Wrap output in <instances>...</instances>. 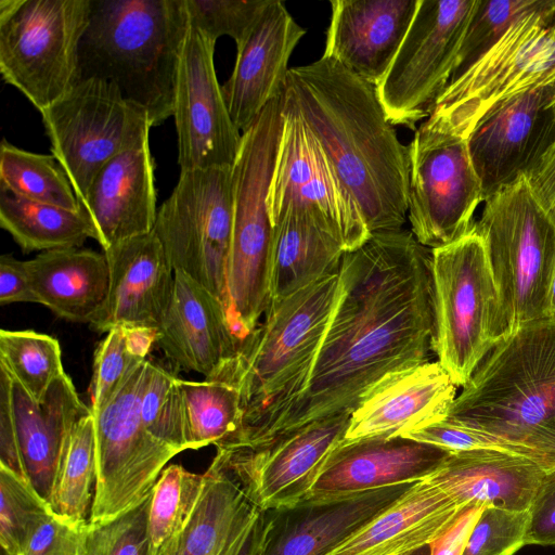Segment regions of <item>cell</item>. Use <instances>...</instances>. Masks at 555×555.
I'll return each mask as SVG.
<instances>
[{
	"label": "cell",
	"instance_id": "cell-1",
	"mask_svg": "<svg viewBox=\"0 0 555 555\" xmlns=\"http://www.w3.org/2000/svg\"><path fill=\"white\" fill-rule=\"evenodd\" d=\"M340 295L298 391L225 443L254 448L312 422L351 414L389 375L427 362L434 336L431 249L412 231L372 233L345 251Z\"/></svg>",
	"mask_w": 555,
	"mask_h": 555
},
{
	"label": "cell",
	"instance_id": "cell-2",
	"mask_svg": "<svg viewBox=\"0 0 555 555\" xmlns=\"http://www.w3.org/2000/svg\"><path fill=\"white\" fill-rule=\"evenodd\" d=\"M284 94L320 143L370 233L403 228L409 149L399 141L376 87L322 55L289 68Z\"/></svg>",
	"mask_w": 555,
	"mask_h": 555
},
{
	"label": "cell",
	"instance_id": "cell-3",
	"mask_svg": "<svg viewBox=\"0 0 555 555\" xmlns=\"http://www.w3.org/2000/svg\"><path fill=\"white\" fill-rule=\"evenodd\" d=\"M189 27L185 0H92L79 46L80 80L114 83L159 126L173 115Z\"/></svg>",
	"mask_w": 555,
	"mask_h": 555
},
{
	"label": "cell",
	"instance_id": "cell-4",
	"mask_svg": "<svg viewBox=\"0 0 555 555\" xmlns=\"http://www.w3.org/2000/svg\"><path fill=\"white\" fill-rule=\"evenodd\" d=\"M340 295L339 273L270 302L264 321L217 375L241 396L243 422L251 427L286 403L302 385ZM238 430V429H237Z\"/></svg>",
	"mask_w": 555,
	"mask_h": 555
},
{
	"label": "cell",
	"instance_id": "cell-5",
	"mask_svg": "<svg viewBox=\"0 0 555 555\" xmlns=\"http://www.w3.org/2000/svg\"><path fill=\"white\" fill-rule=\"evenodd\" d=\"M443 418L526 447L555 420V319L521 324L498 344Z\"/></svg>",
	"mask_w": 555,
	"mask_h": 555
},
{
	"label": "cell",
	"instance_id": "cell-6",
	"mask_svg": "<svg viewBox=\"0 0 555 555\" xmlns=\"http://www.w3.org/2000/svg\"><path fill=\"white\" fill-rule=\"evenodd\" d=\"M284 92L242 133L232 167L233 225L227 271L228 319L243 343L270 302L273 225L267 197L283 129Z\"/></svg>",
	"mask_w": 555,
	"mask_h": 555
},
{
	"label": "cell",
	"instance_id": "cell-7",
	"mask_svg": "<svg viewBox=\"0 0 555 555\" xmlns=\"http://www.w3.org/2000/svg\"><path fill=\"white\" fill-rule=\"evenodd\" d=\"M431 351L456 387H464L507 337L498 287L476 221L457 241L431 249Z\"/></svg>",
	"mask_w": 555,
	"mask_h": 555
},
{
	"label": "cell",
	"instance_id": "cell-8",
	"mask_svg": "<svg viewBox=\"0 0 555 555\" xmlns=\"http://www.w3.org/2000/svg\"><path fill=\"white\" fill-rule=\"evenodd\" d=\"M476 224L486 244L507 336L521 324L550 318L555 216L539 202L526 176L488 197Z\"/></svg>",
	"mask_w": 555,
	"mask_h": 555
},
{
	"label": "cell",
	"instance_id": "cell-9",
	"mask_svg": "<svg viewBox=\"0 0 555 555\" xmlns=\"http://www.w3.org/2000/svg\"><path fill=\"white\" fill-rule=\"evenodd\" d=\"M92 0H0V73L39 113L79 77Z\"/></svg>",
	"mask_w": 555,
	"mask_h": 555
},
{
	"label": "cell",
	"instance_id": "cell-10",
	"mask_svg": "<svg viewBox=\"0 0 555 555\" xmlns=\"http://www.w3.org/2000/svg\"><path fill=\"white\" fill-rule=\"evenodd\" d=\"M52 155L79 203L96 173L118 154L150 140L147 113L112 82L82 79L40 112Z\"/></svg>",
	"mask_w": 555,
	"mask_h": 555
},
{
	"label": "cell",
	"instance_id": "cell-11",
	"mask_svg": "<svg viewBox=\"0 0 555 555\" xmlns=\"http://www.w3.org/2000/svg\"><path fill=\"white\" fill-rule=\"evenodd\" d=\"M232 225V167L180 171L154 225L172 269L208 289L227 313Z\"/></svg>",
	"mask_w": 555,
	"mask_h": 555
},
{
	"label": "cell",
	"instance_id": "cell-12",
	"mask_svg": "<svg viewBox=\"0 0 555 555\" xmlns=\"http://www.w3.org/2000/svg\"><path fill=\"white\" fill-rule=\"evenodd\" d=\"M555 67V0L514 23L439 96L434 122L468 138L495 105L533 86Z\"/></svg>",
	"mask_w": 555,
	"mask_h": 555
},
{
	"label": "cell",
	"instance_id": "cell-13",
	"mask_svg": "<svg viewBox=\"0 0 555 555\" xmlns=\"http://www.w3.org/2000/svg\"><path fill=\"white\" fill-rule=\"evenodd\" d=\"M149 362L140 361L111 400L92 411L96 479L89 522L112 520L146 500L167 462L178 454L155 439L140 416Z\"/></svg>",
	"mask_w": 555,
	"mask_h": 555
},
{
	"label": "cell",
	"instance_id": "cell-14",
	"mask_svg": "<svg viewBox=\"0 0 555 555\" xmlns=\"http://www.w3.org/2000/svg\"><path fill=\"white\" fill-rule=\"evenodd\" d=\"M408 149L411 231L430 249L447 246L470 230L483 202L467 139L426 119Z\"/></svg>",
	"mask_w": 555,
	"mask_h": 555
},
{
	"label": "cell",
	"instance_id": "cell-15",
	"mask_svg": "<svg viewBox=\"0 0 555 555\" xmlns=\"http://www.w3.org/2000/svg\"><path fill=\"white\" fill-rule=\"evenodd\" d=\"M476 0H418L411 26L376 86L393 126L427 119L452 76Z\"/></svg>",
	"mask_w": 555,
	"mask_h": 555
},
{
	"label": "cell",
	"instance_id": "cell-16",
	"mask_svg": "<svg viewBox=\"0 0 555 555\" xmlns=\"http://www.w3.org/2000/svg\"><path fill=\"white\" fill-rule=\"evenodd\" d=\"M267 205L272 224L292 209L314 215L340 238L345 251L357 249L371 236L354 199L285 94Z\"/></svg>",
	"mask_w": 555,
	"mask_h": 555
},
{
	"label": "cell",
	"instance_id": "cell-17",
	"mask_svg": "<svg viewBox=\"0 0 555 555\" xmlns=\"http://www.w3.org/2000/svg\"><path fill=\"white\" fill-rule=\"evenodd\" d=\"M351 414L312 422L261 446L217 444L212 460L260 509L304 502L332 451L344 440Z\"/></svg>",
	"mask_w": 555,
	"mask_h": 555
},
{
	"label": "cell",
	"instance_id": "cell-18",
	"mask_svg": "<svg viewBox=\"0 0 555 555\" xmlns=\"http://www.w3.org/2000/svg\"><path fill=\"white\" fill-rule=\"evenodd\" d=\"M467 142L483 202L527 176L555 144V67L491 108Z\"/></svg>",
	"mask_w": 555,
	"mask_h": 555
},
{
	"label": "cell",
	"instance_id": "cell-19",
	"mask_svg": "<svg viewBox=\"0 0 555 555\" xmlns=\"http://www.w3.org/2000/svg\"><path fill=\"white\" fill-rule=\"evenodd\" d=\"M215 40L190 24L180 56L173 118L180 171L233 167L242 133L215 69Z\"/></svg>",
	"mask_w": 555,
	"mask_h": 555
},
{
	"label": "cell",
	"instance_id": "cell-20",
	"mask_svg": "<svg viewBox=\"0 0 555 555\" xmlns=\"http://www.w3.org/2000/svg\"><path fill=\"white\" fill-rule=\"evenodd\" d=\"M451 454L402 436L341 441L327 457L305 501H331L414 483L431 476Z\"/></svg>",
	"mask_w": 555,
	"mask_h": 555
},
{
	"label": "cell",
	"instance_id": "cell-21",
	"mask_svg": "<svg viewBox=\"0 0 555 555\" xmlns=\"http://www.w3.org/2000/svg\"><path fill=\"white\" fill-rule=\"evenodd\" d=\"M282 1L270 0L244 43L229 79L221 86L230 116L245 132L285 90L289 57L305 36Z\"/></svg>",
	"mask_w": 555,
	"mask_h": 555
},
{
	"label": "cell",
	"instance_id": "cell-22",
	"mask_svg": "<svg viewBox=\"0 0 555 555\" xmlns=\"http://www.w3.org/2000/svg\"><path fill=\"white\" fill-rule=\"evenodd\" d=\"M109 266L106 302L90 326L158 328L170 301L175 270L153 231L103 250Z\"/></svg>",
	"mask_w": 555,
	"mask_h": 555
},
{
	"label": "cell",
	"instance_id": "cell-23",
	"mask_svg": "<svg viewBox=\"0 0 555 555\" xmlns=\"http://www.w3.org/2000/svg\"><path fill=\"white\" fill-rule=\"evenodd\" d=\"M186 524L156 555H259L266 512L216 463Z\"/></svg>",
	"mask_w": 555,
	"mask_h": 555
},
{
	"label": "cell",
	"instance_id": "cell-24",
	"mask_svg": "<svg viewBox=\"0 0 555 555\" xmlns=\"http://www.w3.org/2000/svg\"><path fill=\"white\" fill-rule=\"evenodd\" d=\"M157 345L177 367L214 378L238 351L224 305L208 289L175 271L172 295L157 328Z\"/></svg>",
	"mask_w": 555,
	"mask_h": 555
},
{
	"label": "cell",
	"instance_id": "cell-25",
	"mask_svg": "<svg viewBox=\"0 0 555 555\" xmlns=\"http://www.w3.org/2000/svg\"><path fill=\"white\" fill-rule=\"evenodd\" d=\"M412 483L378 488L331 501H304L266 512L259 555H326L389 506Z\"/></svg>",
	"mask_w": 555,
	"mask_h": 555
},
{
	"label": "cell",
	"instance_id": "cell-26",
	"mask_svg": "<svg viewBox=\"0 0 555 555\" xmlns=\"http://www.w3.org/2000/svg\"><path fill=\"white\" fill-rule=\"evenodd\" d=\"M455 395L438 361L391 374L353 410L343 441L392 438L425 426L446 415Z\"/></svg>",
	"mask_w": 555,
	"mask_h": 555
},
{
	"label": "cell",
	"instance_id": "cell-27",
	"mask_svg": "<svg viewBox=\"0 0 555 555\" xmlns=\"http://www.w3.org/2000/svg\"><path fill=\"white\" fill-rule=\"evenodd\" d=\"M323 55L375 87L388 72L418 0H332Z\"/></svg>",
	"mask_w": 555,
	"mask_h": 555
},
{
	"label": "cell",
	"instance_id": "cell-28",
	"mask_svg": "<svg viewBox=\"0 0 555 555\" xmlns=\"http://www.w3.org/2000/svg\"><path fill=\"white\" fill-rule=\"evenodd\" d=\"M157 194L150 140L111 159L82 202L103 250L154 230Z\"/></svg>",
	"mask_w": 555,
	"mask_h": 555
},
{
	"label": "cell",
	"instance_id": "cell-29",
	"mask_svg": "<svg viewBox=\"0 0 555 555\" xmlns=\"http://www.w3.org/2000/svg\"><path fill=\"white\" fill-rule=\"evenodd\" d=\"M8 376L25 473L35 490L48 501L72 433L91 409L81 401L66 373L52 383L40 401L34 400L14 378Z\"/></svg>",
	"mask_w": 555,
	"mask_h": 555
},
{
	"label": "cell",
	"instance_id": "cell-30",
	"mask_svg": "<svg viewBox=\"0 0 555 555\" xmlns=\"http://www.w3.org/2000/svg\"><path fill=\"white\" fill-rule=\"evenodd\" d=\"M550 467L542 460L524 453L476 449L452 453L427 478L462 506L526 512Z\"/></svg>",
	"mask_w": 555,
	"mask_h": 555
},
{
	"label": "cell",
	"instance_id": "cell-31",
	"mask_svg": "<svg viewBox=\"0 0 555 555\" xmlns=\"http://www.w3.org/2000/svg\"><path fill=\"white\" fill-rule=\"evenodd\" d=\"M465 507L425 478L326 555H405L441 537Z\"/></svg>",
	"mask_w": 555,
	"mask_h": 555
},
{
	"label": "cell",
	"instance_id": "cell-32",
	"mask_svg": "<svg viewBox=\"0 0 555 555\" xmlns=\"http://www.w3.org/2000/svg\"><path fill=\"white\" fill-rule=\"evenodd\" d=\"M37 304L72 322L91 324L109 291L104 253L80 247L42 251L25 261Z\"/></svg>",
	"mask_w": 555,
	"mask_h": 555
},
{
	"label": "cell",
	"instance_id": "cell-33",
	"mask_svg": "<svg viewBox=\"0 0 555 555\" xmlns=\"http://www.w3.org/2000/svg\"><path fill=\"white\" fill-rule=\"evenodd\" d=\"M272 225L270 302L280 301L327 275L339 273L344 245L334 231L314 215L292 209Z\"/></svg>",
	"mask_w": 555,
	"mask_h": 555
},
{
	"label": "cell",
	"instance_id": "cell-34",
	"mask_svg": "<svg viewBox=\"0 0 555 555\" xmlns=\"http://www.w3.org/2000/svg\"><path fill=\"white\" fill-rule=\"evenodd\" d=\"M0 227L24 253L81 247L98 240L96 230L81 207L73 211L29 201L0 189Z\"/></svg>",
	"mask_w": 555,
	"mask_h": 555
},
{
	"label": "cell",
	"instance_id": "cell-35",
	"mask_svg": "<svg viewBox=\"0 0 555 555\" xmlns=\"http://www.w3.org/2000/svg\"><path fill=\"white\" fill-rule=\"evenodd\" d=\"M0 189L29 201L81 209L66 172L52 154L33 153L5 139L0 144Z\"/></svg>",
	"mask_w": 555,
	"mask_h": 555
},
{
	"label": "cell",
	"instance_id": "cell-36",
	"mask_svg": "<svg viewBox=\"0 0 555 555\" xmlns=\"http://www.w3.org/2000/svg\"><path fill=\"white\" fill-rule=\"evenodd\" d=\"M96 479V443L92 411L76 424L60 462L48 500L51 512L70 524L87 522L91 487Z\"/></svg>",
	"mask_w": 555,
	"mask_h": 555
},
{
	"label": "cell",
	"instance_id": "cell-37",
	"mask_svg": "<svg viewBox=\"0 0 555 555\" xmlns=\"http://www.w3.org/2000/svg\"><path fill=\"white\" fill-rule=\"evenodd\" d=\"M189 449L215 446L242 426L238 390L220 380L193 382L180 378Z\"/></svg>",
	"mask_w": 555,
	"mask_h": 555
},
{
	"label": "cell",
	"instance_id": "cell-38",
	"mask_svg": "<svg viewBox=\"0 0 555 555\" xmlns=\"http://www.w3.org/2000/svg\"><path fill=\"white\" fill-rule=\"evenodd\" d=\"M0 367L36 401L65 373L57 339L30 330L0 331Z\"/></svg>",
	"mask_w": 555,
	"mask_h": 555
},
{
	"label": "cell",
	"instance_id": "cell-39",
	"mask_svg": "<svg viewBox=\"0 0 555 555\" xmlns=\"http://www.w3.org/2000/svg\"><path fill=\"white\" fill-rule=\"evenodd\" d=\"M156 340V328L118 326L107 332L94 352L89 388L91 411L111 400L131 370L147 358Z\"/></svg>",
	"mask_w": 555,
	"mask_h": 555
},
{
	"label": "cell",
	"instance_id": "cell-40",
	"mask_svg": "<svg viewBox=\"0 0 555 555\" xmlns=\"http://www.w3.org/2000/svg\"><path fill=\"white\" fill-rule=\"evenodd\" d=\"M139 408L144 427L155 439L177 453L189 449L180 378L152 359Z\"/></svg>",
	"mask_w": 555,
	"mask_h": 555
},
{
	"label": "cell",
	"instance_id": "cell-41",
	"mask_svg": "<svg viewBox=\"0 0 555 555\" xmlns=\"http://www.w3.org/2000/svg\"><path fill=\"white\" fill-rule=\"evenodd\" d=\"M204 483V474L188 472L181 465L173 464L163 469L153 489L149 514V534L154 555L186 524Z\"/></svg>",
	"mask_w": 555,
	"mask_h": 555
},
{
	"label": "cell",
	"instance_id": "cell-42",
	"mask_svg": "<svg viewBox=\"0 0 555 555\" xmlns=\"http://www.w3.org/2000/svg\"><path fill=\"white\" fill-rule=\"evenodd\" d=\"M552 1L476 0L450 81L462 75L486 54L514 23L530 13L546 9Z\"/></svg>",
	"mask_w": 555,
	"mask_h": 555
},
{
	"label": "cell",
	"instance_id": "cell-43",
	"mask_svg": "<svg viewBox=\"0 0 555 555\" xmlns=\"http://www.w3.org/2000/svg\"><path fill=\"white\" fill-rule=\"evenodd\" d=\"M53 515L48 501L11 469L0 465V546L20 555L34 529Z\"/></svg>",
	"mask_w": 555,
	"mask_h": 555
},
{
	"label": "cell",
	"instance_id": "cell-44",
	"mask_svg": "<svg viewBox=\"0 0 555 555\" xmlns=\"http://www.w3.org/2000/svg\"><path fill=\"white\" fill-rule=\"evenodd\" d=\"M151 500L152 494L112 520L88 522L80 555H154L149 534Z\"/></svg>",
	"mask_w": 555,
	"mask_h": 555
},
{
	"label": "cell",
	"instance_id": "cell-45",
	"mask_svg": "<svg viewBox=\"0 0 555 555\" xmlns=\"http://www.w3.org/2000/svg\"><path fill=\"white\" fill-rule=\"evenodd\" d=\"M270 0H185L190 24L217 41L229 36L240 48Z\"/></svg>",
	"mask_w": 555,
	"mask_h": 555
},
{
	"label": "cell",
	"instance_id": "cell-46",
	"mask_svg": "<svg viewBox=\"0 0 555 555\" xmlns=\"http://www.w3.org/2000/svg\"><path fill=\"white\" fill-rule=\"evenodd\" d=\"M529 511L481 509L462 555H514L526 546Z\"/></svg>",
	"mask_w": 555,
	"mask_h": 555
},
{
	"label": "cell",
	"instance_id": "cell-47",
	"mask_svg": "<svg viewBox=\"0 0 555 555\" xmlns=\"http://www.w3.org/2000/svg\"><path fill=\"white\" fill-rule=\"evenodd\" d=\"M401 436L437 446L451 453L491 448L515 451L539 459L531 448L514 446L491 435L453 424L443 417Z\"/></svg>",
	"mask_w": 555,
	"mask_h": 555
},
{
	"label": "cell",
	"instance_id": "cell-48",
	"mask_svg": "<svg viewBox=\"0 0 555 555\" xmlns=\"http://www.w3.org/2000/svg\"><path fill=\"white\" fill-rule=\"evenodd\" d=\"M87 524H70L53 514L34 529L20 555H80Z\"/></svg>",
	"mask_w": 555,
	"mask_h": 555
},
{
	"label": "cell",
	"instance_id": "cell-49",
	"mask_svg": "<svg viewBox=\"0 0 555 555\" xmlns=\"http://www.w3.org/2000/svg\"><path fill=\"white\" fill-rule=\"evenodd\" d=\"M526 545H555V466L544 474L529 508Z\"/></svg>",
	"mask_w": 555,
	"mask_h": 555
},
{
	"label": "cell",
	"instance_id": "cell-50",
	"mask_svg": "<svg viewBox=\"0 0 555 555\" xmlns=\"http://www.w3.org/2000/svg\"><path fill=\"white\" fill-rule=\"evenodd\" d=\"M0 465L28 481L12 414L9 376L2 369H0Z\"/></svg>",
	"mask_w": 555,
	"mask_h": 555
},
{
	"label": "cell",
	"instance_id": "cell-51",
	"mask_svg": "<svg viewBox=\"0 0 555 555\" xmlns=\"http://www.w3.org/2000/svg\"><path fill=\"white\" fill-rule=\"evenodd\" d=\"M37 302L25 261L12 255L0 258V305Z\"/></svg>",
	"mask_w": 555,
	"mask_h": 555
},
{
	"label": "cell",
	"instance_id": "cell-52",
	"mask_svg": "<svg viewBox=\"0 0 555 555\" xmlns=\"http://www.w3.org/2000/svg\"><path fill=\"white\" fill-rule=\"evenodd\" d=\"M483 506H466L456 521L429 544L430 555H462L468 535Z\"/></svg>",
	"mask_w": 555,
	"mask_h": 555
},
{
	"label": "cell",
	"instance_id": "cell-53",
	"mask_svg": "<svg viewBox=\"0 0 555 555\" xmlns=\"http://www.w3.org/2000/svg\"><path fill=\"white\" fill-rule=\"evenodd\" d=\"M526 178L539 202L555 216V144Z\"/></svg>",
	"mask_w": 555,
	"mask_h": 555
},
{
	"label": "cell",
	"instance_id": "cell-54",
	"mask_svg": "<svg viewBox=\"0 0 555 555\" xmlns=\"http://www.w3.org/2000/svg\"><path fill=\"white\" fill-rule=\"evenodd\" d=\"M548 466H555V420L530 436L524 443Z\"/></svg>",
	"mask_w": 555,
	"mask_h": 555
},
{
	"label": "cell",
	"instance_id": "cell-55",
	"mask_svg": "<svg viewBox=\"0 0 555 555\" xmlns=\"http://www.w3.org/2000/svg\"><path fill=\"white\" fill-rule=\"evenodd\" d=\"M548 315L555 319V270L553 273L550 294H548Z\"/></svg>",
	"mask_w": 555,
	"mask_h": 555
},
{
	"label": "cell",
	"instance_id": "cell-56",
	"mask_svg": "<svg viewBox=\"0 0 555 555\" xmlns=\"http://www.w3.org/2000/svg\"><path fill=\"white\" fill-rule=\"evenodd\" d=\"M405 555H430L429 544Z\"/></svg>",
	"mask_w": 555,
	"mask_h": 555
},
{
	"label": "cell",
	"instance_id": "cell-57",
	"mask_svg": "<svg viewBox=\"0 0 555 555\" xmlns=\"http://www.w3.org/2000/svg\"><path fill=\"white\" fill-rule=\"evenodd\" d=\"M1 555H10L5 551L1 550Z\"/></svg>",
	"mask_w": 555,
	"mask_h": 555
}]
</instances>
